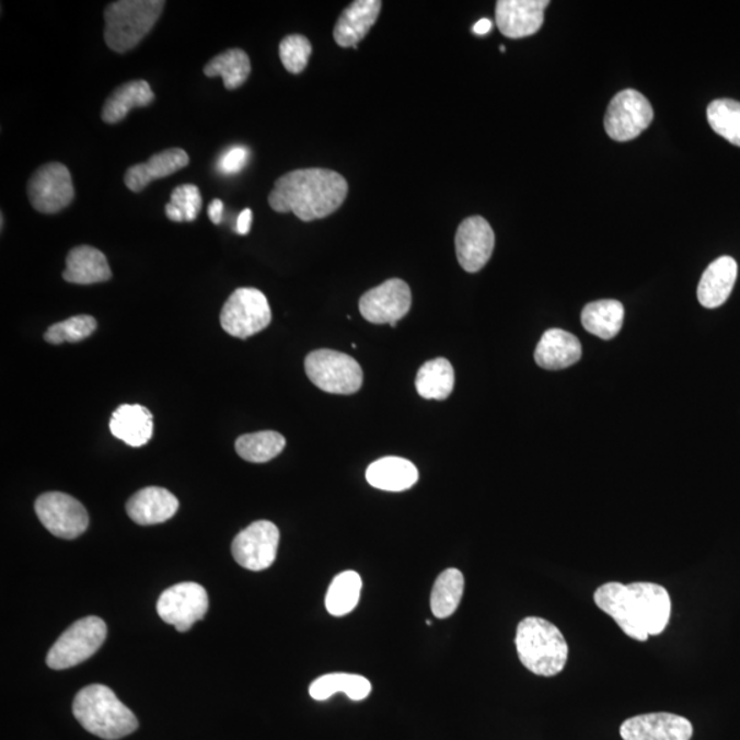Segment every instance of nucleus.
I'll use <instances>...</instances> for the list:
<instances>
[{
    "instance_id": "29",
    "label": "nucleus",
    "mask_w": 740,
    "mask_h": 740,
    "mask_svg": "<svg viewBox=\"0 0 740 740\" xmlns=\"http://www.w3.org/2000/svg\"><path fill=\"white\" fill-rule=\"evenodd\" d=\"M337 693L346 694L352 701H362L372 693V684L361 674L329 673L315 679L309 689L310 696L315 701L329 699Z\"/></svg>"
},
{
    "instance_id": "41",
    "label": "nucleus",
    "mask_w": 740,
    "mask_h": 740,
    "mask_svg": "<svg viewBox=\"0 0 740 740\" xmlns=\"http://www.w3.org/2000/svg\"><path fill=\"white\" fill-rule=\"evenodd\" d=\"M493 30V21L488 19L478 20L475 26H473V34L478 36H484L489 34Z\"/></svg>"
},
{
    "instance_id": "20",
    "label": "nucleus",
    "mask_w": 740,
    "mask_h": 740,
    "mask_svg": "<svg viewBox=\"0 0 740 740\" xmlns=\"http://www.w3.org/2000/svg\"><path fill=\"white\" fill-rule=\"evenodd\" d=\"M189 157L183 149H167L158 152L144 163L130 166L125 173L124 183L132 193H141L154 180L171 176L188 166Z\"/></svg>"
},
{
    "instance_id": "6",
    "label": "nucleus",
    "mask_w": 740,
    "mask_h": 740,
    "mask_svg": "<svg viewBox=\"0 0 740 740\" xmlns=\"http://www.w3.org/2000/svg\"><path fill=\"white\" fill-rule=\"evenodd\" d=\"M310 382L325 393L356 394L361 389L363 373L359 363L347 354L334 350L310 352L304 361Z\"/></svg>"
},
{
    "instance_id": "36",
    "label": "nucleus",
    "mask_w": 740,
    "mask_h": 740,
    "mask_svg": "<svg viewBox=\"0 0 740 740\" xmlns=\"http://www.w3.org/2000/svg\"><path fill=\"white\" fill-rule=\"evenodd\" d=\"M312 53V45L308 37L302 35L286 36L279 46L281 63L285 65L287 72L292 74L302 73L307 69Z\"/></svg>"
},
{
    "instance_id": "12",
    "label": "nucleus",
    "mask_w": 740,
    "mask_h": 740,
    "mask_svg": "<svg viewBox=\"0 0 740 740\" xmlns=\"http://www.w3.org/2000/svg\"><path fill=\"white\" fill-rule=\"evenodd\" d=\"M35 510L46 530L68 541L83 535L90 524L84 506L68 494H43L36 500Z\"/></svg>"
},
{
    "instance_id": "31",
    "label": "nucleus",
    "mask_w": 740,
    "mask_h": 740,
    "mask_svg": "<svg viewBox=\"0 0 740 740\" xmlns=\"http://www.w3.org/2000/svg\"><path fill=\"white\" fill-rule=\"evenodd\" d=\"M361 576L354 570H346L335 576L325 597L326 611L331 616L343 617L351 613L361 598Z\"/></svg>"
},
{
    "instance_id": "15",
    "label": "nucleus",
    "mask_w": 740,
    "mask_h": 740,
    "mask_svg": "<svg viewBox=\"0 0 740 740\" xmlns=\"http://www.w3.org/2000/svg\"><path fill=\"white\" fill-rule=\"evenodd\" d=\"M495 235L492 226L481 216L467 217L455 233V253L462 269L476 274L492 258Z\"/></svg>"
},
{
    "instance_id": "3",
    "label": "nucleus",
    "mask_w": 740,
    "mask_h": 740,
    "mask_svg": "<svg viewBox=\"0 0 740 740\" xmlns=\"http://www.w3.org/2000/svg\"><path fill=\"white\" fill-rule=\"evenodd\" d=\"M73 715L86 731L106 740L128 737L139 727L132 710L102 684L79 691L73 702Z\"/></svg>"
},
{
    "instance_id": "26",
    "label": "nucleus",
    "mask_w": 740,
    "mask_h": 740,
    "mask_svg": "<svg viewBox=\"0 0 740 740\" xmlns=\"http://www.w3.org/2000/svg\"><path fill=\"white\" fill-rule=\"evenodd\" d=\"M154 100V92L147 81H128L107 97L102 108V119L106 124L122 123L132 108L150 106Z\"/></svg>"
},
{
    "instance_id": "42",
    "label": "nucleus",
    "mask_w": 740,
    "mask_h": 740,
    "mask_svg": "<svg viewBox=\"0 0 740 740\" xmlns=\"http://www.w3.org/2000/svg\"><path fill=\"white\" fill-rule=\"evenodd\" d=\"M165 213L169 220H172L174 222H184V216L182 211H180L176 206L173 204L169 203L165 208Z\"/></svg>"
},
{
    "instance_id": "11",
    "label": "nucleus",
    "mask_w": 740,
    "mask_h": 740,
    "mask_svg": "<svg viewBox=\"0 0 740 740\" xmlns=\"http://www.w3.org/2000/svg\"><path fill=\"white\" fill-rule=\"evenodd\" d=\"M209 609L208 592L203 586L187 581L162 592L157 611L166 624L173 625L178 633H187L193 625L205 617Z\"/></svg>"
},
{
    "instance_id": "25",
    "label": "nucleus",
    "mask_w": 740,
    "mask_h": 740,
    "mask_svg": "<svg viewBox=\"0 0 740 740\" xmlns=\"http://www.w3.org/2000/svg\"><path fill=\"white\" fill-rule=\"evenodd\" d=\"M111 431L130 448H141L150 442L154 423L149 409L140 405H122L113 413Z\"/></svg>"
},
{
    "instance_id": "17",
    "label": "nucleus",
    "mask_w": 740,
    "mask_h": 740,
    "mask_svg": "<svg viewBox=\"0 0 740 740\" xmlns=\"http://www.w3.org/2000/svg\"><path fill=\"white\" fill-rule=\"evenodd\" d=\"M548 4V0H499L495 23L500 34L510 39L535 35L542 28Z\"/></svg>"
},
{
    "instance_id": "5",
    "label": "nucleus",
    "mask_w": 740,
    "mask_h": 740,
    "mask_svg": "<svg viewBox=\"0 0 740 740\" xmlns=\"http://www.w3.org/2000/svg\"><path fill=\"white\" fill-rule=\"evenodd\" d=\"M163 0H119L105 9V42L114 53L132 50L150 34L165 8Z\"/></svg>"
},
{
    "instance_id": "21",
    "label": "nucleus",
    "mask_w": 740,
    "mask_h": 740,
    "mask_svg": "<svg viewBox=\"0 0 740 740\" xmlns=\"http://www.w3.org/2000/svg\"><path fill=\"white\" fill-rule=\"evenodd\" d=\"M738 277V264L732 257H720L707 266L698 286V301L706 309L720 308L727 302Z\"/></svg>"
},
{
    "instance_id": "24",
    "label": "nucleus",
    "mask_w": 740,
    "mask_h": 740,
    "mask_svg": "<svg viewBox=\"0 0 740 740\" xmlns=\"http://www.w3.org/2000/svg\"><path fill=\"white\" fill-rule=\"evenodd\" d=\"M367 481L370 486L383 492L401 493L415 486L418 471L411 461L400 456H384L369 465Z\"/></svg>"
},
{
    "instance_id": "38",
    "label": "nucleus",
    "mask_w": 740,
    "mask_h": 740,
    "mask_svg": "<svg viewBox=\"0 0 740 740\" xmlns=\"http://www.w3.org/2000/svg\"><path fill=\"white\" fill-rule=\"evenodd\" d=\"M250 160V150L247 147L235 146L227 150L221 155L217 169L224 174H236L246 167Z\"/></svg>"
},
{
    "instance_id": "34",
    "label": "nucleus",
    "mask_w": 740,
    "mask_h": 740,
    "mask_svg": "<svg viewBox=\"0 0 740 740\" xmlns=\"http://www.w3.org/2000/svg\"><path fill=\"white\" fill-rule=\"evenodd\" d=\"M707 122L713 130L729 143L740 147V102L713 101L707 106Z\"/></svg>"
},
{
    "instance_id": "13",
    "label": "nucleus",
    "mask_w": 740,
    "mask_h": 740,
    "mask_svg": "<svg viewBox=\"0 0 740 740\" xmlns=\"http://www.w3.org/2000/svg\"><path fill=\"white\" fill-rule=\"evenodd\" d=\"M279 543V528L274 522L255 521L233 539L232 555L241 567L259 573L275 563Z\"/></svg>"
},
{
    "instance_id": "19",
    "label": "nucleus",
    "mask_w": 740,
    "mask_h": 740,
    "mask_svg": "<svg viewBox=\"0 0 740 740\" xmlns=\"http://www.w3.org/2000/svg\"><path fill=\"white\" fill-rule=\"evenodd\" d=\"M178 510V500L161 487H147L132 495L127 504V513L136 524L155 525L171 520Z\"/></svg>"
},
{
    "instance_id": "9",
    "label": "nucleus",
    "mask_w": 740,
    "mask_h": 740,
    "mask_svg": "<svg viewBox=\"0 0 740 740\" xmlns=\"http://www.w3.org/2000/svg\"><path fill=\"white\" fill-rule=\"evenodd\" d=\"M26 189L32 206L43 215L59 213L74 199L72 176L69 169L59 162L46 163L37 169Z\"/></svg>"
},
{
    "instance_id": "35",
    "label": "nucleus",
    "mask_w": 740,
    "mask_h": 740,
    "mask_svg": "<svg viewBox=\"0 0 740 740\" xmlns=\"http://www.w3.org/2000/svg\"><path fill=\"white\" fill-rule=\"evenodd\" d=\"M95 329L96 320L91 315L80 314L50 326L46 332L45 339L51 345L78 343L94 334Z\"/></svg>"
},
{
    "instance_id": "2",
    "label": "nucleus",
    "mask_w": 740,
    "mask_h": 740,
    "mask_svg": "<svg viewBox=\"0 0 740 740\" xmlns=\"http://www.w3.org/2000/svg\"><path fill=\"white\" fill-rule=\"evenodd\" d=\"M347 193L346 178L331 169H297L276 180L268 200L277 213H292L309 222L335 213Z\"/></svg>"
},
{
    "instance_id": "16",
    "label": "nucleus",
    "mask_w": 740,
    "mask_h": 740,
    "mask_svg": "<svg viewBox=\"0 0 740 740\" xmlns=\"http://www.w3.org/2000/svg\"><path fill=\"white\" fill-rule=\"evenodd\" d=\"M693 732V724L673 713H649L631 717L620 728L624 740H690Z\"/></svg>"
},
{
    "instance_id": "32",
    "label": "nucleus",
    "mask_w": 740,
    "mask_h": 740,
    "mask_svg": "<svg viewBox=\"0 0 740 740\" xmlns=\"http://www.w3.org/2000/svg\"><path fill=\"white\" fill-rule=\"evenodd\" d=\"M204 72L208 78L221 76L227 90H236L246 83L252 73V63L246 53L241 48H231L219 56L210 59Z\"/></svg>"
},
{
    "instance_id": "18",
    "label": "nucleus",
    "mask_w": 740,
    "mask_h": 740,
    "mask_svg": "<svg viewBox=\"0 0 740 740\" xmlns=\"http://www.w3.org/2000/svg\"><path fill=\"white\" fill-rule=\"evenodd\" d=\"M383 3L379 0H357L345 9L335 25L334 39L343 48H357L377 23Z\"/></svg>"
},
{
    "instance_id": "22",
    "label": "nucleus",
    "mask_w": 740,
    "mask_h": 740,
    "mask_svg": "<svg viewBox=\"0 0 740 740\" xmlns=\"http://www.w3.org/2000/svg\"><path fill=\"white\" fill-rule=\"evenodd\" d=\"M580 358L581 345L578 337L564 329L544 332L535 350L536 363L547 370L573 367Z\"/></svg>"
},
{
    "instance_id": "37",
    "label": "nucleus",
    "mask_w": 740,
    "mask_h": 740,
    "mask_svg": "<svg viewBox=\"0 0 740 740\" xmlns=\"http://www.w3.org/2000/svg\"><path fill=\"white\" fill-rule=\"evenodd\" d=\"M171 204L182 211L184 222L197 220L200 209H203V195L199 188L194 184H183L173 189Z\"/></svg>"
},
{
    "instance_id": "33",
    "label": "nucleus",
    "mask_w": 740,
    "mask_h": 740,
    "mask_svg": "<svg viewBox=\"0 0 740 740\" xmlns=\"http://www.w3.org/2000/svg\"><path fill=\"white\" fill-rule=\"evenodd\" d=\"M286 448V439L279 432L263 431L243 435L235 443L236 453L244 461L264 464L276 459Z\"/></svg>"
},
{
    "instance_id": "28",
    "label": "nucleus",
    "mask_w": 740,
    "mask_h": 740,
    "mask_svg": "<svg viewBox=\"0 0 740 740\" xmlns=\"http://www.w3.org/2000/svg\"><path fill=\"white\" fill-rule=\"evenodd\" d=\"M454 383V369L446 358H435L424 363L416 378L417 393L424 400H448L453 393Z\"/></svg>"
},
{
    "instance_id": "4",
    "label": "nucleus",
    "mask_w": 740,
    "mask_h": 740,
    "mask_svg": "<svg viewBox=\"0 0 740 740\" xmlns=\"http://www.w3.org/2000/svg\"><path fill=\"white\" fill-rule=\"evenodd\" d=\"M516 649L522 666L544 678L562 673L569 656L562 631L541 617L522 620L517 627Z\"/></svg>"
},
{
    "instance_id": "1",
    "label": "nucleus",
    "mask_w": 740,
    "mask_h": 740,
    "mask_svg": "<svg viewBox=\"0 0 740 740\" xmlns=\"http://www.w3.org/2000/svg\"><path fill=\"white\" fill-rule=\"evenodd\" d=\"M594 602L625 635L639 641L662 634L671 618V597L666 587L647 581L603 585L594 592Z\"/></svg>"
},
{
    "instance_id": "39",
    "label": "nucleus",
    "mask_w": 740,
    "mask_h": 740,
    "mask_svg": "<svg viewBox=\"0 0 740 740\" xmlns=\"http://www.w3.org/2000/svg\"><path fill=\"white\" fill-rule=\"evenodd\" d=\"M253 222V211L250 209H244L241 215L238 217L236 221V232L239 235H247L250 230H252Z\"/></svg>"
},
{
    "instance_id": "10",
    "label": "nucleus",
    "mask_w": 740,
    "mask_h": 740,
    "mask_svg": "<svg viewBox=\"0 0 740 740\" xmlns=\"http://www.w3.org/2000/svg\"><path fill=\"white\" fill-rule=\"evenodd\" d=\"M655 118V112L645 95L624 90L613 97L605 116L606 134L616 141H629L644 134Z\"/></svg>"
},
{
    "instance_id": "27",
    "label": "nucleus",
    "mask_w": 740,
    "mask_h": 740,
    "mask_svg": "<svg viewBox=\"0 0 740 740\" xmlns=\"http://www.w3.org/2000/svg\"><path fill=\"white\" fill-rule=\"evenodd\" d=\"M581 323L590 334L603 340H611L623 328V303L613 301V299L589 303L581 313Z\"/></svg>"
},
{
    "instance_id": "30",
    "label": "nucleus",
    "mask_w": 740,
    "mask_h": 740,
    "mask_svg": "<svg viewBox=\"0 0 740 740\" xmlns=\"http://www.w3.org/2000/svg\"><path fill=\"white\" fill-rule=\"evenodd\" d=\"M465 579L459 569L450 568L439 575L431 592V611L437 618L453 616L464 596Z\"/></svg>"
},
{
    "instance_id": "40",
    "label": "nucleus",
    "mask_w": 740,
    "mask_h": 740,
    "mask_svg": "<svg viewBox=\"0 0 740 740\" xmlns=\"http://www.w3.org/2000/svg\"><path fill=\"white\" fill-rule=\"evenodd\" d=\"M222 213H224V204L220 199L211 200L209 205L208 215L213 224L219 226L222 221Z\"/></svg>"
},
{
    "instance_id": "7",
    "label": "nucleus",
    "mask_w": 740,
    "mask_h": 740,
    "mask_svg": "<svg viewBox=\"0 0 740 740\" xmlns=\"http://www.w3.org/2000/svg\"><path fill=\"white\" fill-rule=\"evenodd\" d=\"M107 627L102 618L79 620L59 636L47 655V666L56 671L73 668L94 656L105 644Z\"/></svg>"
},
{
    "instance_id": "8",
    "label": "nucleus",
    "mask_w": 740,
    "mask_h": 740,
    "mask_svg": "<svg viewBox=\"0 0 740 740\" xmlns=\"http://www.w3.org/2000/svg\"><path fill=\"white\" fill-rule=\"evenodd\" d=\"M220 321L227 334L247 339L270 324L268 298L257 288H238L222 307Z\"/></svg>"
},
{
    "instance_id": "14",
    "label": "nucleus",
    "mask_w": 740,
    "mask_h": 740,
    "mask_svg": "<svg viewBox=\"0 0 740 740\" xmlns=\"http://www.w3.org/2000/svg\"><path fill=\"white\" fill-rule=\"evenodd\" d=\"M412 308L411 287L401 279H390L365 292L359 299V312L372 324H394Z\"/></svg>"
},
{
    "instance_id": "23",
    "label": "nucleus",
    "mask_w": 740,
    "mask_h": 740,
    "mask_svg": "<svg viewBox=\"0 0 740 740\" xmlns=\"http://www.w3.org/2000/svg\"><path fill=\"white\" fill-rule=\"evenodd\" d=\"M65 281L72 285L90 286L112 279V269L106 255L91 246H78L70 250L67 257Z\"/></svg>"
}]
</instances>
